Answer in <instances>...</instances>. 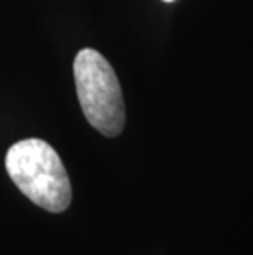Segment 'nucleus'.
Listing matches in <instances>:
<instances>
[{
	"mask_svg": "<svg viewBox=\"0 0 253 255\" xmlns=\"http://www.w3.org/2000/svg\"><path fill=\"white\" fill-rule=\"evenodd\" d=\"M5 168L20 191L41 209L63 213L71 204L66 168L45 140L26 138L13 143L5 156Z\"/></svg>",
	"mask_w": 253,
	"mask_h": 255,
	"instance_id": "1",
	"label": "nucleus"
},
{
	"mask_svg": "<svg viewBox=\"0 0 253 255\" xmlns=\"http://www.w3.org/2000/svg\"><path fill=\"white\" fill-rule=\"evenodd\" d=\"M74 81L87 122L105 137L120 135L125 126V106L109 61L99 51L84 48L74 59Z\"/></svg>",
	"mask_w": 253,
	"mask_h": 255,
	"instance_id": "2",
	"label": "nucleus"
},
{
	"mask_svg": "<svg viewBox=\"0 0 253 255\" xmlns=\"http://www.w3.org/2000/svg\"><path fill=\"white\" fill-rule=\"evenodd\" d=\"M163 2H174V0H163Z\"/></svg>",
	"mask_w": 253,
	"mask_h": 255,
	"instance_id": "3",
	"label": "nucleus"
}]
</instances>
